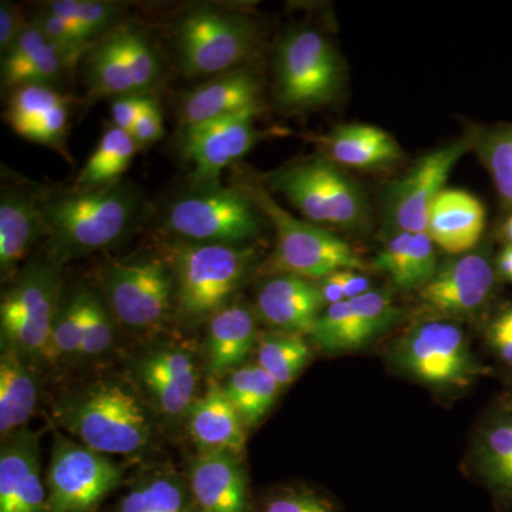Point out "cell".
I'll use <instances>...</instances> for the list:
<instances>
[{
  "label": "cell",
  "instance_id": "f5cc1de1",
  "mask_svg": "<svg viewBox=\"0 0 512 512\" xmlns=\"http://www.w3.org/2000/svg\"><path fill=\"white\" fill-rule=\"evenodd\" d=\"M500 319L503 320L505 325H507L512 332V306L510 309H507V311H505L503 315L500 316Z\"/></svg>",
  "mask_w": 512,
  "mask_h": 512
},
{
  "label": "cell",
  "instance_id": "1f68e13d",
  "mask_svg": "<svg viewBox=\"0 0 512 512\" xmlns=\"http://www.w3.org/2000/svg\"><path fill=\"white\" fill-rule=\"evenodd\" d=\"M311 359V346L303 336L271 333L258 340V363L281 387L295 382Z\"/></svg>",
  "mask_w": 512,
  "mask_h": 512
},
{
  "label": "cell",
  "instance_id": "836d02e7",
  "mask_svg": "<svg viewBox=\"0 0 512 512\" xmlns=\"http://www.w3.org/2000/svg\"><path fill=\"white\" fill-rule=\"evenodd\" d=\"M123 6L120 3L100 2V0H56L45 10L66 20L89 39L99 40L113 29Z\"/></svg>",
  "mask_w": 512,
  "mask_h": 512
},
{
  "label": "cell",
  "instance_id": "603a6c76",
  "mask_svg": "<svg viewBox=\"0 0 512 512\" xmlns=\"http://www.w3.org/2000/svg\"><path fill=\"white\" fill-rule=\"evenodd\" d=\"M187 416L188 431L200 453L241 456L247 440V427L222 386L211 384L207 392L195 400Z\"/></svg>",
  "mask_w": 512,
  "mask_h": 512
},
{
  "label": "cell",
  "instance_id": "4fadbf2b",
  "mask_svg": "<svg viewBox=\"0 0 512 512\" xmlns=\"http://www.w3.org/2000/svg\"><path fill=\"white\" fill-rule=\"evenodd\" d=\"M476 134H467L446 146L431 151L414 165L412 171L397 181L390 190V217L400 231L427 232L431 204L444 190L448 174L471 148L476 147Z\"/></svg>",
  "mask_w": 512,
  "mask_h": 512
},
{
  "label": "cell",
  "instance_id": "8d00e7d4",
  "mask_svg": "<svg viewBox=\"0 0 512 512\" xmlns=\"http://www.w3.org/2000/svg\"><path fill=\"white\" fill-rule=\"evenodd\" d=\"M313 342L326 352L360 349L355 315L349 301L326 306L311 333Z\"/></svg>",
  "mask_w": 512,
  "mask_h": 512
},
{
  "label": "cell",
  "instance_id": "60d3db41",
  "mask_svg": "<svg viewBox=\"0 0 512 512\" xmlns=\"http://www.w3.org/2000/svg\"><path fill=\"white\" fill-rule=\"evenodd\" d=\"M114 339L113 322L106 306L93 295L87 293L86 320L80 355L97 356L110 348Z\"/></svg>",
  "mask_w": 512,
  "mask_h": 512
},
{
  "label": "cell",
  "instance_id": "ab89813d",
  "mask_svg": "<svg viewBox=\"0 0 512 512\" xmlns=\"http://www.w3.org/2000/svg\"><path fill=\"white\" fill-rule=\"evenodd\" d=\"M37 26L43 30L47 39L62 50L63 55L74 66L82 57L89 55L90 50L96 45L94 40L83 35L80 30L74 28L66 20L57 18L52 13L43 10L35 19Z\"/></svg>",
  "mask_w": 512,
  "mask_h": 512
},
{
  "label": "cell",
  "instance_id": "7dc6e473",
  "mask_svg": "<svg viewBox=\"0 0 512 512\" xmlns=\"http://www.w3.org/2000/svg\"><path fill=\"white\" fill-rule=\"evenodd\" d=\"M491 348L495 350L501 360L512 366V332L500 318L495 319L488 332Z\"/></svg>",
  "mask_w": 512,
  "mask_h": 512
},
{
  "label": "cell",
  "instance_id": "9c48e42d",
  "mask_svg": "<svg viewBox=\"0 0 512 512\" xmlns=\"http://www.w3.org/2000/svg\"><path fill=\"white\" fill-rule=\"evenodd\" d=\"M52 261L33 264L3 295L0 323L3 342L22 355H46L57 309L60 276Z\"/></svg>",
  "mask_w": 512,
  "mask_h": 512
},
{
  "label": "cell",
  "instance_id": "8992f818",
  "mask_svg": "<svg viewBox=\"0 0 512 512\" xmlns=\"http://www.w3.org/2000/svg\"><path fill=\"white\" fill-rule=\"evenodd\" d=\"M299 211L316 224L353 229L367 221L362 188L326 157H313L286 165L268 178Z\"/></svg>",
  "mask_w": 512,
  "mask_h": 512
},
{
  "label": "cell",
  "instance_id": "816d5d0a",
  "mask_svg": "<svg viewBox=\"0 0 512 512\" xmlns=\"http://www.w3.org/2000/svg\"><path fill=\"white\" fill-rule=\"evenodd\" d=\"M503 235L504 238L507 239L508 245H512V214L508 217V220L505 221Z\"/></svg>",
  "mask_w": 512,
  "mask_h": 512
},
{
  "label": "cell",
  "instance_id": "f546056e",
  "mask_svg": "<svg viewBox=\"0 0 512 512\" xmlns=\"http://www.w3.org/2000/svg\"><path fill=\"white\" fill-rule=\"evenodd\" d=\"M222 389L245 427H254L274 406L281 386L261 366L247 365L229 373Z\"/></svg>",
  "mask_w": 512,
  "mask_h": 512
},
{
  "label": "cell",
  "instance_id": "277c9868",
  "mask_svg": "<svg viewBox=\"0 0 512 512\" xmlns=\"http://www.w3.org/2000/svg\"><path fill=\"white\" fill-rule=\"evenodd\" d=\"M66 429L97 453L130 456L150 441L151 427L134 393L100 382L80 394L62 414Z\"/></svg>",
  "mask_w": 512,
  "mask_h": 512
},
{
  "label": "cell",
  "instance_id": "f6af8a7d",
  "mask_svg": "<svg viewBox=\"0 0 512 512\" xmlns=\"http://www.w3.org/2000/svg\"><path fill=\"white\" fill-rule=\"evenodd\" d=\"M147 97L143 94H127L113 99L111 103V119L113 126L131 134L134 124L146 104Z\"/></svg>",
  "mask_w": 512,
  "mask_h": 512
},
{
  "label": "cell",
  "instance_id": "ee69618b",
  "mask_svg": "<svg viewBox=\"0 0 512 512\" xmlns=\"http://www.w3.org/2000/svg\"><path fill=\"white\" fill-rule=\"evenodd\" d=\"M264 512H335L332 504L319 495L298 491L279 495L266 505Z\"/></svg>",
  "mask_w": 512,
  "mask_h": 512
},
{
  "label": "cell",
  "instance_id": "f1b7e54d",
  "mask_svg": "<svg viewBox=\"0 0 512 512\" xmlns=\"http://www.w3.org/2000/svg\"><path fill=\"white\" fill-rule=\"evenodd\" d=\"M116 512H198L190 484L173 473L144 478L121 498Z\"/></svg>",
  "mask_w": 512,
  "mask_h": 512
},
{
  "label": "cell",
  "instance_id": "4dcf8cb0",
  "mask_svg": "<svg viewBox=\"0 0 512 512\" xmlns=\"http://www.w3.org/2000/svg\"><path fill=\"white\" fill-rule=\"evenodd\" d=\"M137 150V143L131 134L111 126L80 171L76 188H100L119 183Z\"/></svg>",
  "mask_w": 512,
  "mask_h": 512
},
{
  "label": "cell",
  "instance_id": "ba28073f",
  "mask_svg": "<svg viewBox=\"0 0 512 512\" xmlns=\"http://www.w3.org/2000/svg\"><path fill=\"white\" fill-rule=\"evenodd\" d=\"M342 80L338 53L316 30L282 40L276 55V97L288 109H309L335 99Z\"/></svg>",
  "mask_w": 512,
  "mask_h": 512
},
{
  "label": "cell",
  "instance_id": "7c38bea8",
  "mask_svg": "<svg viewBox=\"0 0 512 512\" xmlns=\"http://www.w3.org/2000/svg\"><path fill=\"white\" fill-rule=\"evenodd\" d=\"M111 312L134 329L156 328L173 306V269L158 258L117 262L104 274Z\"/></svg>",
  "mask_w": 512,
  "mask_h": 512
},
{
  "label": "cell",
  "instance_id": "484cf974",
  "mask_svg": "<svg viewBox=\"0 0 512 512\" xmlns=\"http://www.w3.org/2000/svg\"><path fill=\"white\" fill-rule=\"evenodd\" d=\"M329 160L356 170H376L396 163L402 148L382 128L350 124L336 128L328 138Z\"/></svg>",
  "mask_w": 512,
  "mask_h": 512
},
{
  "label": "cell",
  "instance_id": "5bb4252c",
  "mask_svg": "<svg viewBox=\"0 0 512 512\" xmlns=\"http://www.w3.org/2000/svg\"><path fill=\"white\" fill-rule=\"evenodd\" d=\"M259 111H242L184 127L181 150L194 165L192 181L197 187L218 184L222 171L255 146L258 131L254 120Z\"/></svg>",
  "mask_w": 512,
  "mask_h": 512
},
{
  "label": "cell",
  "instance_id": "4316f807",
  "mask_svg": "<svg viewBox=\"0 0 512 512\" xmlns=\"http://www.w3.org/2000/svg\"><path fill=\"white\" fill-rule=\"evenodd\" d=\"M22 353L3 346L0 357V434L2 441L22 430L36 409L37 387Z\"/></svg>",
  "mask_w": 512,
  "mask_h": 512
},
{
  "label": "cell",
  "instance_id": "f907efd6",
  "mask_svg": "<svg viewBox=\"0 0 512 512\" xmlns=\"http://www.w3.org/2000/svg\"><path fill=\"white\" fill-rule=\"evenodd\" d=\"M497 269L504 279L512 282V245H507L498 256Z\"/></svg>",
  "mask_w": 512,
  "mask_h": 512
},
{
  "label": "cell",
  "instance_id": "52a82bcc",
  "mask_svg": "<svg viewBox=\"0 0 512 512\" xmlns=\"http://www.w3.org/2000/svg\"><path fill=\"white\" fill-rule=\"evenodd\" d=\"M256 39L255 23L247 16L214 8L188 12L175 28L178 63L188 77L238 69L254 52Z\"/></svg>",
  "mask_w": 512,
  "mask_h": 512
},
{
  "label": "cell",
  "instance_id": "30bf717a",
  "mask_svg": "<svg viewBox=\"0 0 512 512\" xmlns=\"http://www.w3.org/2000/svg\"><path fill=\"white\" fill-rule=\"evenodd\" d=\"M121 481V468L106 454L57 437L47 468V512H92Z\"/></svg>",
  "mask_w": 512,
  "mask_h": 512
},
{
  "label": "cell",
  "instance_id": "f35d334b",
  "mask_svg": "<svg viewBox=\"0 0 512 512\" xmlns=\"http://www.w3.org/2000/svg\"><path fill=\"white\" fill-rule=\"evenodd\" d=\"M478 154L493 177L498 194L512 205V128L493 131L478 138Z\"/></svg>",
  "mask_w": 512,
  "mask_h": 512
},
{
  "label": "cell",
  "instance_id": "8fae6325",
  "mask_svg": "<svg viewBox=\"0 0 512 512\" xmlns=\"http://www.w3.org/2000/svg\"><path fill=\"white\" fill-rule=\"evenodd\" d=\"M400 363L409 375L436 387H466L487 372L468 348L463 329L450 320L421 323L400 346Z\"/></svg>",
  "mask_w": 512,
  "mask_h": 512
},
{
  "label": "cell",
  "instance_id": "2e32d148",
  "mask_svg": "<svg viewBox=\"0 0 512 512\" xmlns=\"http://www.w3.org/2000/svg\"><path fill=\"white\" fill-rule=\"evenodd\" d=\"M0 512H47L40 477L39 436L25 429L3 440L0 451Z\"/></svg>",
  "mask_w": 512,
  "mask_h": 512
},
{
  "label": "cell",
  "instance_id": "cb8c5ba5",
  "mask_svg": "<svg viewBox=\"0 0 512 512\" xmlns=\"http://www.w3.org/2000/svg\"><path fill=\"white\" fill-rule=\"evenodd\" d=\"M45 237L42 192L3 188L0 200V269L10 274L29 254L39 237Z\"/></svg>",
  "mask_w": 512,
  "mask_h": 512
},
{
  "label": "cell",
  "instance_id": "bcb514c9",
  "mask_svg": "<svg viewBox=\"0 0 512 512\" xmlns=\"http://www.w3.org/2000/svg\"><path fill=\"white\" fill-rule=\"evenodd\" d=\"M28 23L23 19L18 6L10 2L0 3V50L2 55L12 47Z\"/></svg>",
  "mask_w": 512,
  "mask_h": 512
},
{
  "label": "cell",
  "instance_id": "d4e9b609",
  "mask_svg": "<svg viewBox=\"0 0 512 512\" xmlns=\"http://www.w3.org/2000/svg\"><path fill=\"white\" fill-rule=\"evenodd\" d=\"M254 313L242 305H228L208 322L207 370L211 375L234 372L247 360L256 343Z\"/></svg>",
  "mask_w": 512,
  "mask_h": 512
},
{
  "label": "cell",
  "instance_id": "9a60e30c",
  "mask_svg": "<svg viewBox=\"0 0 512 512\" xmlns=\"http://www.w3.org/2000/svg\"><path fill=\"white\" fill-rule=\"evenodd\" d=\"M495 274L490 259L466 254L437 269L419 289L421 305L446 316L473 315L493 293Z\"/></svg>",
  "mask_w": 512,
  "mask_h": 512
},
{
  "label": "cell",
  "instance_id": "6da1fadb",
  "mask_svg": "<svg viewBox=\"0 0 512 512\" xmlns=\"http://www.w3.org/2000/svg\"><path fill=\"white\" fill-rule=\"evenodd\" d=\"M47 259H69L110 247L130 229L138 197L126 183L72 191L42 192Z\"/></svg>",
  "mask_w": 512,
  "mask_h": 512
},
{
  "label": "cell",
  "instance_id": "5b68a950",
  "mask_svg": "<svg viewBox=\"0 0 512 512\" xmlns=\"http://www.w3.org/2000/svg\"><path fill=\"white\" fill-rule=\"evenodd\" d=\"M265 215L247 191L204 185L168 207L165 227L194 244L241 245L261 234Z\"/></svg>",
  "mask_w": 512,
  "mask_h": 512
},
{
  "label": "cell",
  "instance_id": "44dd1931",
  "mask_svg": "<svg viewBox=\"0 0 512 512\" xmlns=\"http://www.w3.org/2000/svg\"><path fill=\"white\" fill-rule=\"evenodd\" d=\"M141 380L156 400L158 409L170 417L190 412L197 390L198 370L187 350L161 349L141 362Z\"/></svg>",
  "mask_w": 512,
  "mask_h": 512
},
{
  "label": "cell",
  "instance_id": "e0dca14e",
  "mask_svg": "<svg viewBox=\"0 0 512 512\" xmlns=\"http://www.w3.org/2000/svg\"><path fill=\"white\" fill-rule=\"evenodd\" d=\"M256 309L259 318L279 332L311 336L325 303L318 286L309 279L281 274L261 286Z\"/></svg>",
  "mask_w": 512,
  "mask_h": 512
},
{
  "label": "cell",
  "instance_id": "3957f363",
  "mask_svg": "<svg viewBox=\"0 0 512 512\" xmlns=\"http://www.w3.org/2000/svg\"><path fill=\"white\" fill-rule=\"evenodd\" d=\"M245 188L275 228V252L266 269L269 274L322 281L339 271H367L366 262L348 242L316 225L296 220L276 204L262 185L252 184Z\"/></svg>",
  "mask_w": 512,
  "mask_h": 512
},
{
  "label": "cell",
  "instance_id": "7bdbcfd3",
  "mask_svg": "<svg viewBox=\"0 0 512 512\" xmlns=\"http://www.w3.org/2000/svg\"><path fill=\"white\" fill-rule=\"evenodd\" d=\"M164 134L163 116L156 101L147 97L146 104L134 124L131 137L136 141L138 148L150 146L160 140Z\"/></svg>",
  "mask_w": 512,
  "mask_h": 512
},
{
  "label": "cell",
  "instance_id": "c3c4849f",
  "mask_svg": "<svg viewBox=\"0 0 512 512\" xmlns=\"http://www.w3.org/2000/svg\"><path fill=\"white\" fill-rule=\"evenodd\" d=\"M336 276L342 284L343 292H345L346 301L357 298L363 293L370 291V281L367 276L356 271H339Z\"/></svg>",
  "mask_w": 512,
  "mask_h": 512
},
{
  "label": "cell",
  "instance_id": "e575fe53",
  "mask_svg": "<svg viewBox=\"0 0 512 512\" xmlns=\"http://www.w3.org/2000/svg\"><path fill=\"white\" fill-rule=\"evenodd\" d=\"M114 32L119 39L124 59L130 67L137 92L143 94L160 77L161 62L156 47L141 30L131 26H119L114 28Z\"/></svg>",
  "mask_w": 512,
  "mask_h": 512
},
{
  "label": "cell",
  "instance_id": "74e56055",
  "mask_svg": "<svg viewBox=\"0 0 512 512\" xmlns=\"http://www.w3.org/2000/svg\"><path fill=\"white\" fill-rule=\"evenodd\" d=\"M353 315L356 319L357 336L360 348H365L373 339L392 328L400 316L392 298L386 292L373 291L350 299Z\"/></svg>",
  "mask_w": 512,
  "mask_h": 512
},
{
  "label": "cell",
  "instance_id": "d590c367",
  "mask_svg": "<svg viewBox=\"0 0 512 512\" xmlns=\"http://www.w3.org/2000/svg\"><path fill=\"white\" fill-rule=\"evenodd\" d=\"M87 291L73 293L60 303L53 322L49 348L46 356L59 357L76 355L82 348L84 320H86Z\"/></svg>",
  "mask_w": 512,
  "mask_h": 512
},
{
  "label": "cell",
  "instance_id": "681fc988",
  "mask_svg": "<svg viewBox=\"0 0 512 512\" xmlns=\"http://www.w3.org/2000/svg\"><path fill=\"white\" fill-rule=\"evenodd\" d=\"M320 295H322L323 303L325 306L335 305L346 301L345 292H343L342 284L336 274L328 276V278L322 279L318 286Z\"/></svg>",
  "mask_w": 512,
  "mask_h": 512
},
{
  "label": "cell",
  "instance_id": "7a4b0ae2",
  "mask_svg": "<svg viewBox=\"0 0 512 512\" xmlns=\"http://www.w3.org/2000/svg\"><path fill=\"white\" fill-rule=\"evenodd\" d=\"M258 254L242 245L183 242L171 248L170 261L178 311L188 319L212 318L227 308Z\"/></svg>",
  "mask_w": 512,
  "mask_h": 512
},
{
  "label": "cell",
  "instance_id": "b9f144b4",
  "mask_svg": "<svg viewBox=\"0 0 512 512\" xmlns=\"http://www.w3.org/2000/svg\"><path fill=\"white\" fill-rule=\"evenodd\" d=\"M413 238V232L400 231L389 239L380 254L376 256L377 269L389 275L394 285L399 284L409 262Z\"/></svg>",
  "mask_w": 512,
  "mask_h": 512
},
{
  "label": "cell",
  "instance_id": "ac0fdd59",
  "mask_svg": "<svg viewBox=\"0 0 512 512\" xmlns=\"http://www.w3.org/2000/svg\"><path fill=\"white\" fill-rule=\"evenodd\" d=\"M5 119L26 140L60 148L69 124V100L53 87L25 84L13 89Z\"/></svg>",
  "mask_w": 512,
  "mask_h": 512
},
{
  "label": "cell",
  "instance_id": "d6a6232c",
  "mask_svg": "<svg viewBox=\"0 0 512 512\" xmlns=\"http://www.w3.org/2000/svg\"><path fill=\"white\" fill-rule=\"evenodd\" d=\"M477 457L488 483L512 494V417L494 420L485 427L478 441Z\"/></svg>",
  "mask_w": 512,
  "mask_h": 512
},
{
  "label": "cell",
  "instance_id": "7402d4cb",
  "mask_svg": "<svg viewBox=\"0 0 512 512\" xmlns=\"http://www.w3.org/2000/svg\"><path fill=\"white\" fill-rule=\"evenodd\" d=\"M485 227V210L470 192L444 188L431 204L427 234L434 245L450 254L471 251Z\"/></svg>",
  "mask_w": 512,
  "mask_h": 512
},
{
  "label": "cell",
  "instance_id": "ffe728a7",
  "mask_svg": "<svg viewBox=\"0 0 512 512\" xmlns=\"http://www.w3.org/2000/svg\"><path fill=\"white\" fill-rule=\"evenodd\" d=\"M249 110H261L258 77L247 69H235L188 93L181 101L180 120L188 127Z\"/></svg>",
  "mask_w": 512,
  "mask_h": 512
},
{
  "label": "cell",
  "instance_id": "d6986e66",
  "mask_svg": "<svg viewBox=\"0 0 512 512\" xmlns=\"http://www.w3.org/2000/svg\"><path fill=\"white\" fill-rule=\"evenodd\" d=\"M188 484L198 512H247V474L231 453H200L192 461Z\"/></svg>",
  "mask_w": 512,
  "mask_h": 512
},
{
  "label": "cell",
  "instance_id": "83f0119b",
  "mask_svg": "<svg viewBox=\"0 0 512 512\" xmlns=\"http://www.w3.org/2000/svg\"><path fill=\"white\" fill-rule=\"evenodd\" d=\"M86 80L90 93L96 99L140 94L114 28L101 36L86 56Z\"/></svg>",
  "mask_w": 512,
  "mask_h": 512
}]
</instances>
